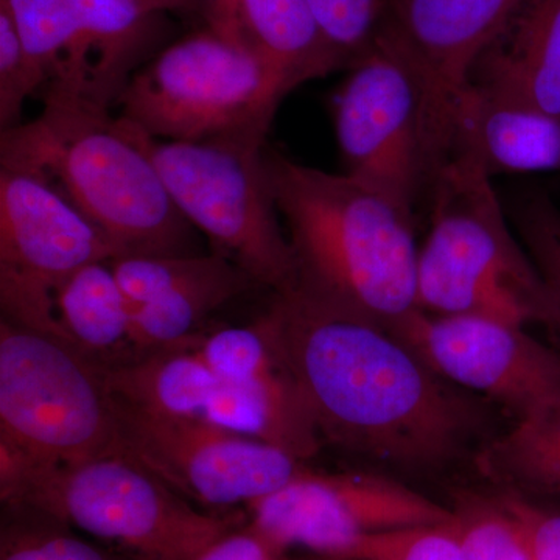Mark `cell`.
<instances>
[{
  "mask_svg": "<svg viewBox=\"0 0 560 560\" xmlns=\"http://www.w3.org/2000/svg\"><path fill=\"white\" fill-rule=\"evenodd\" d=\"M518 226L529 257L547 285L548 327L555 331L560 350V210L547 197H530L518 210Z\"/></svg>",
  "mask_w": 560,
  "mask_h": 560,
  "instance_id": "28",
  "label": "cell"
},
{
  "mask_svg": "<svg viewBox=\"0 0 560 560\" xmlns=\"http://www.w3.org/2000/svg\"><path fill=\"white\" fill-rule=\"evenodd\" d=\"M39 94L38 83L9 11L0 7V128L21 124L25 102Z\"/></svg>",
  "mask_w": 560,
  "mask_h": 560,
  "instance_id": "30",
  "label": "cell"
},
{
  "mask_svg": "<svg viewBox=\"0 0 560 560\" xmlns=\"http://www.w3.org/2000/svg\"><path fill=\"white\" fill-rule=\"evenodd\" d=\"M43 102L35 119L2 131V168L58 191L117 257L194 254L191 224L165 190L145 135L110 109L61 97Z\"/></svg>",
  "mask_w": 560,
  "mask_h": 560,
  "instance_id": "3",
  "label": "cell"
},
{
  "mask_svg": "<svg viewBox=\"0 0 560 560\" xmlns=\"http://www.w3.org/2000/svg\"><path fill=\"white\" fill-rule=\"evenodd\" d=\"M264 162L296 260L293 285L390 331L419 311L411 209L267 147Z\"/></svg>",
  "mask_w": 560,
  "mask_h": 560,
  "instance_id": "2",
  "label": "cell"
},
{
  "mask_svg": "<svg viewBox=\"0 0 560 560\" xmlns=\"http://www.w3.org/2000/svg\"><path fill=\"white\" fill-rule=\"evenodd\" d=\"M429 191L430 232L418 259L420 311L548 326L547 285L508 226L488 172L455 153Z\"/></svg>",
  "mask_w": 560,
  "mask_h": 560,
  "instance_id": "4",
  "label": "cell"
},
{
  "mask_svg": "<svg viewBox=\"0 0 560 560\" xmlns=\"http://www.w3.org/2000/svg\"><path fill=\"white\" fill-rule=\"evenodd\" d=\"M0 7L14 22L43 97L66 80L75 57V0H0Z\"/></svg>",
  "mask_w": 560,
  "mask_h": 560,
  "instance_id": "24",
  "label": "cell"
},
{
  "mask_svg": "<svg viewBox=\"0 0 560 560\" xmlns=\"http://www.w3.org/2000/svg\"><path fill=\"white\" fill-rule=\"evenodd\" d=\"M79 44L66 80L44 92L110 109L160 43L164 13L136 0H75Z\"/></svg>",
  "mask_w": 560,
  "mask_h": 560,
  "instance_id": "17",
  "label": "cell"
},
{
  "mask_svg": "<svg viewBox=\"0 0 560 560\" xmlns=\"http://www.w3.org/2000/svg\"><path fill=\"white\" fill-rule=\"evenodd\" d=\"M279 552L253 526L234 528L191 560H276Z\"/></svg>",
  "mask_w": 560,
  "mask_h": 560,
  "instance_id": "32",
  "label": "cell"
},
{
  "mask_svg": "<svg viewBox=\"0 0 560 560\" xmlns=\"http://www.w3.org/2000/svg\"><path fill=\"white\" fill-rule=\"evenodd\" d=\"M510 495L528 529L533 560H560V511L547 510L522 493Z\"/></svg>",
  "mask_w": 560,
  "mask_h": 560,
  "instance_id": "31",
  "label": "cell"
},
{
  "mask_svg": "<svg viewBox=\"0 0 560 560\" xmlns=\"http://www.w3.org/2000/svg\"><path fill=\"white\" fill-rule=\"evenodd\" d=\"M522 0H386L377 43L418 84L431 180L451 156L452 119L471 69Z\"/></svg>",
  "mask_w": 560,
  "mask_h": 560,
  "instance_id": "12",
  "label": "cell"
},
{
  "mask_svg": "<svg viewBox=\"0 0 560 560\" xmlns=\"http://www.w3.org/2000/svg\"><path fill=\"white\" fill-rule=\"evenodd\" d=\"M481 467L512 492L560 497V407L517 420L481 456Z\"/></svg>",
  "mask_w": 560,
  "mask_h": 560,
  "instance_id": "23",
  "label": "cell"
},
{
  "mask_svg": "<svg viewBox=\"0 0 560 560\" xmlns=\"http://www.w3.org/2000/svg\"><path fill=\"white\" fill-rule=\"evenodd\" d=\"M116 410L121 452L206 506L250 504L304 471L282 448L209 420L161 415L119 397Z\"/></svg>",
  "mask_w": 560,
  "mask_h": 560,
  "instance_id": "10",
  "label": "cell"
},
{
  "mask_svg": "<svg viewBox=\"0 0 560 560\" xmlns=\"http://www.w3.org/2000/svg\"><path fill=\"white\" fill-rule=\"evenodd\" d=\"M109 265L132 305L135 359L191 337L209 313L256 285L220 253L127 256Z\"/></svg>",
  "mask_w": 560,
  "mask_h": 560,
  "instance_id": "16",
  "label": "cell"
},
{
  "mask_svg": "<svg viewBox=\"0 0 560 560\" xmlns=\"http://www.w3.org/2000/svg\"><path fill=\"white\" fill-rule=\"evenodd\" d=\"M452 511L463 560H533L528 529L510 493L466 495Z\"/></svg>",
  "mask_w": 560,
  "mask_h": 560,
  "instance_id": "25",
  "label": "cell"
},
{
  "mask_svg": "<svg viewBox=\"0 0 560 560\" xmlns=\"http://www.w3.org/2000/svg\"><path fill=\"white\" fill-rule=\"evenodd\" d=\"M36 515L38 521L33 525L16 522L3 528L0 560H120L72 536L61 528V523Z\"/></svg>",
  "mask_w": 560,
  "mask_h": 560,
  "instance_id": "29",
  "label": "cell"
},
{
  "mask_svg": "<svg viewBox=\"0 0 560 560\" xmlns=\"http://www.w3.org/2000/svg\"><path fill=\"white\" fill-rule=\"evenodd\" d=\"M200 335L105 368L114 396L161 415L206 419L220 381L198 352Z\"/></svg>",
  "mask_w": 560,
  "mask_h": 560,
  "instance_id": "21",
  "label": "cell"
},
{
  "mask_svg": "<svg viewBox=\"0 0 560 560\" xmlns=\"http://www.w3.org/2000/svg\"><path fill=\"white\" fill-rule=\"evenodd\" d=\"M238 27L242 43L291 90L349 66L324 35L307 0H242Z\"/></svg>",
  "mask_w": 560,
  "mask_h": 560,
  "instance_id": "20",
  "label": "cell"
},
{
  "mask_svg": "<svg viewBox=\"0 0 560 560\" xmlns=\"http://www.w3.org/2000/svg\"><path fill=\"white\" fill-rule=\"evenodd\" d=\"M499 173L560 171V119L467 84L452 119V154ZM448 156V158H451Z\"/></svg>",
  "mask_w": 560,
  "mask_h": 560,
  "instance_id": "19",
  "label": "cell"
},
{
  "mask_svg": "<svg viewBox=\"0 0 560 560\" xmlns=\"http://www.w3.org/2000/svg\"><path fill=\"white\" fill-rule=\"evenodd\" d=\"M0 444L49 467L120 452L105 368L60 338L2 319Z\"/></svg>",
  "mask_w": 560,
  "mask_h": 560,
  "instance_id": "7",
  "label": "cell"
},
{
  "mask_svg": "<svg viewBox=\"0 0 560 560\" xmlns=\"http://www.w3.org/2000/svg\"><path fill=\"white\" fill-rule=\"evenodd\" d=\"M261 316L319 436L404 467L451 459L475 412L452 383L374 320L293 285Z\"/></svg>",
  "mask_w": 560,
  "mask_h": 560,
  "instance_id": "1",
  "label": "cell"
},
{
  "mask_svg": "<svg viewBox=\"0 0 560 560\" xmlns=\"http://www.w3.org/2000/svg\"><path fill=\"white\" fill-rule=\"evenodd\" d=\"M55 316L62 341L103 368L135 359L132 307L109 261L73 272L55 294Z\"/></svg>",
  "mask_w": 560,
  "mask_h": 560,
  "instance_id": "22",
  "label": "cell"
},
{
  "mask_svg": "<svg viewBox=\"0 0 560 560\" xmlns=\"http://www.w3.org/2000/svg\"><path fill=\"white\" fill-rule=\"evenodd\" d=\"M143 143L176 209L208 235L215 253L234 260L256 285L276 293L296 282V260L280 230L265 171V145L173 142L147 135Z\"/></svg>",
  "mask_w": 560,
  "mask_h": 560,
  "instance_id": "8",
  "label": "cell"
},
{
  "mask_svg": "<svg viewBox=\"0 0 560 560\" xmlns=\"http://www.w3.org/2000/svg\"><path fill=\"white\" fill-rule=\"evenodd\" d=\"M327 39L345 55L350 68L377 43L386 0H307Z\"/></svg>",
  "mask_w": 560,
  "mask_h": 560,
  "instance_id": "27",
  "label": "cell"
},
{
  "mask_svg": "<svg viewBox=\"0 0 560 560\" xmlns=\"http://www.w3.org/2000/svg\"><path fill=\"white\" fill-rule=\"evenodd\" d=\"M349 560H463L455 518L363 537Z\"/></svg>",
  "mask_w": 560,
  "mask_h": 560,
  "instance_id": "26",
  "label": "cell"
},
{
  "mask_svg": "<svg viewBox=\"0 0 560 560\" xmlns=\"http://www.w3.org/2000/svg\"><path fill=\"white\" fill-rule=\"evenodd\" d=\"M248 508L250 526L276 551L304 547L338 559H348L371 534L453 517L452 510L388 478L307 470Z\"/></svg>",
  "mask_w": 560,
  "mask_h": 560,
  "instance_id": "13",
  "label": "cell"
},
{
  "mask_svg": "<svg viewBox=\"0 0 560 560\" xmlns=\"http://www.w3.org/2000/svg\"><path fill=\"white\" fill-rule=\"evenodd\" d=\"M117 254L58 191L0 168V304L16 326L61 338L55 294L73 275Z\"/></svg>",
  "mask_w": 560,
  "mask_h": 560,
  "instance_id": "9",
  "label": "cell"
},
{
  "mask_svg": "<svg viewBox=\"0 0 560 560\" xmlns=\"http://www.w3.org/2000/svg\"><path fill=\"white\" fill-rule=\"evenodd\" d=\"M198 352L220 381L206 420L301 460L318 451L307 401L264 320L201 337Z\"/></svg>",
  "mask_w": 560,
  "mask_h": 560,
  "instance_id": "15",
  "label": "cell"
},
{
  "mask_svg": "<svg viewBox=\"0 0 560 560\" xmlns=\"http://www.w3.org/2000/svg\"><path fill=\"white\" fill-rule=\"evenodd\" d=\"M393 334L442 378L489 396L517 420L560 407V350L534 340L521 326L419 308Z\"/></svg>",
  "mask_w": 560,
  "mask_h": 560,
  "instance_id": "14",
  "label": "cell"
},
{
  "mask_svg": "<svg viewBox=\"0 0 560 560\" xmlns=\"http://www.w3.org/2000/svg\"><path fill=\"white\" fill-rule=\"evenodd\" d=\"M143 9L153 13H171V11L198 10V0H136Z\"/></svg>",
  "mask_w": 560,
  "mask_h": 560,
  "instance_id": "34",
  "label": "cell"
},
{
  "mask_svg": "<svg viewBox=\"0 0 560 560\" xmlns=\"http://www.w3.org/2000/svg\"><path fill=\"white\" fill-rule=\"evenodd\" d=\"M469 83L560 119V0H522L475 62Z\"/></svg>",
  "mask_w": 560,
  "mask_h": 560,
  "instance_id": "18",
  "label": "cell"
},
{
  "mask_svg": "<svg viewBox=\"0 0 560 560\" xmlns=\"http://www.w3.org/2000/svg\"><path fill=\"white\" fill-rule=\"evenodd\" d=\"M242 0H198V11L208 24V28L223 38L242 43L238 27V9Z\"/></svg>",
  "mask_w": 560,
  "mask_h": 560,
  "instance_id": "33",
  "label": "cell"
},
{
  "mask_svg": "<svg viewBox=\"0 0 560 560\" xmlns=\"http://www.w3.org/2000/svg\"><path fill=\"white\" fill-rule=\"evenodd\" d=\"M291 91L245 44L206 27L142 66L116 106L120 119L153 139L265 145L272 117Z\"/></svg>",
  "mask_w": 560,
  "mask_h": 560,
  "instance_id": "6",
  "label": "cell"
},
{
  "mask_svg": "<svg viewBox=\"0 0 560 560\" xmlns=\"http://www.w3.org/2000/svg\"><path fill=\"white\" fill-rule=\"evenodd\" d=\"M0 495L10 510L75 526L128 560H191L238 525L234 515L195 510L121 451L70 466L21 460L0 481Z\"/></svg>",
  "mask_w": 560,
  "mask_h": 560,
  "instance_id": "5",
  "label": "cell"
},
{
  "mask_svg": "<svg viewBox=\"0 0 560 560\" xmlns=\"http://www.w3.org/2000/svg\"><path fill=\"white\" fill-rule=\"evenodd\" d=\"M334 114L346 173L415 209L431 167L422 97L407 66L375 44L350 68Z\"/></svg>",
  "mask_w": 560,
  "mask_h": 560,
  "instance_id": "11",
  "label": "cell"
}]
</instances>
